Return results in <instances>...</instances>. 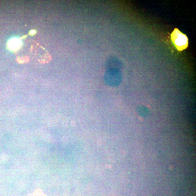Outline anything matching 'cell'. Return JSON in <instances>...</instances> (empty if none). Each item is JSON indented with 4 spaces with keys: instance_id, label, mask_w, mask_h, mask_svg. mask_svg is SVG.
<instances>
[{
    "instance_id": "3",
    "label": "cell",
    "mask_w": 196,
    "mask_h": 196,
    "mask_svg": "<svg viewBox=\"0 0 196 196\" xmlns=\"http://www.w3.org/2000/svg\"><path fill=\"white\" fill-rule=\"evenodd\" d=\"M137 112L142 117H148L149 115L150 112L147 108L143 106H140L137 108Z\"/></svg>"
},
{
    "instance_id": "1",
    "label": "cell",
    "mask_w": 196,
    "mask_h": 196,
    "mask_svg": "<svg viewBox=\"0 0 196 196\" xmlns=\"http://www.w3.org/2000/svg\"><path fill=\"white\" fill-rule=\"evenodd\" d=\"M122 78L121 72L118 69H108L104 75L106 84L111 87L118 86L121 83Z\"/></svg>"
},
{
    "instance_id": "2",
    "label": "cell",
    "mask_w": 196,
    "mask_h": 196,
    "mask_svg": "<svg viewBox=\"0 0 196 196\" xmlns=\"http://www.w3.org/2000/svg\"><path fill=\"white\" fill-rule=\"evenodd\" d=\"M171 39L178 50L182 51L188 46V38L186 35L175 28L171 34Z\"/></svg>"
}]
</instances>
